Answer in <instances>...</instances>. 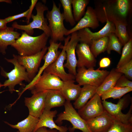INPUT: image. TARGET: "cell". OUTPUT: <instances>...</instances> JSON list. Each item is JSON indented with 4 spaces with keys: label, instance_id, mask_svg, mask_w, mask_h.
<instances>
[{
    "label": "cell",
    "instance_id": "cell-1",
    "mask_svg": "<svg viewBox=\"0 0 132 132\" xmlns=\"http://www.w3.org/2000/svg\"><path fill=\"white\" fill-rule=\"evenodd\" d=\"M94 10L99 21L107 20L113 22L116 20L126 21L131 7L129 0H105L99 1Z\"/></svg>",
    "mask_w": 132,
    "mask_h": 132
},
{
    "label": "cell",
    "instance_id": "cell-2",
    "mask_svg": "<svg viewBox=\"0 0 132 132\" xmlns=\"http://www.w3.org/2000/svg\"><path fill=\"white\" fill-rule=\"evenodd\" d=\"M49 37L44 33L36 36H32L25 32L11 46L21 56H29L35 54L46 46Z\"/></svg>",
    "mask_w": 132,
    "mask_h": 132
},
{
    "label": "cell",
    "instance_id": "cell-3",
    "mask_svg": "<svg viewBox=\"0 0 132 132\" xmlns=\"http://www.w3.org/2000/svg\"><path fill=\"white\" fill-rule=\"evenodd\" d=\"M36 14L35 15L32 14L31 17L32 22L26 25L18 24L16 22H14L12 25L14 29H19L24 31L29 35L33 33V29H39L43 31L49 37H50L51 33L48 25L47 19L45 18L44 12L48 10V8L44 4L40 2H37L35 6Z\"/></svg>",
    "mask_w": 132,
    "mask_h": 132
},
{
    "label": "cell",
    "instance_id": "cell-4",
    "mask_svg": "<svg viewBox=\"0 0 132 132\" xmlns=\"http://www.w3.org/2000/svg\"><path fill=\"white\" fill-rule=\"evenodd\" d=\"M13 58L12 59L5 58L8 62L14 65V68L12 70L7 72L4 70L2 67L1 68V75L5 78H8L3 84V86L4 88L7 87L11 93L15 91L14 88L16 85H22V83L23 81L29 83L31 81L25 68L19 63L14 54H13Z\"/></svg>",
    "mask_w": 132,
    "mask_h": 132
},
{
    "label": "cell",
    "instance_id": "cell-5",
    "mask_svg": "<svg viewBox=\"0 0 132 132\" xmlns=\"http://www.w3.org/2000/svg\"><path fill=\"white\" fill-rule=\"evenodd\" d=\"M60 7L59 5L58 7L53 1L52 9L51 11L48 10L46 14L51 33V39L55 42L64 41V36L66 35L68 30L64 26V19L60 11Z\"/></svg>",
    "mask_w": 132,
    "mask_h": 132
},
{
    "label": "cell",
    "instance_id": "cell-6",
    "mask_svg": "<svg viewBox=\"0 0 132 132\" xmlns=\"http://www.w3.org/2000/svg\"><path fill=\"white\" fill-rule=\"evenodd\" d=\"M129 95H126L120 99L116 104L103 100V105L105 110L116 119L127 124H132V105L128 112L124 114L122 110L127 107L131 100Z\"/></svg>",
    "mask_w": 132,
    "mask_h": 132
},
{
    "label": "cell",
    "instance_id": "cell-7",
    "mask_svg": "<svg viewBox=\"0 0 132 132\" xmlns=\"http://www.w3.org/2000/svg\"><path fill=\"white\" fill-rule=\"evenodd\" d=\"M64 106V110L58 115L56 123L60 124L63 121H67L72 124V131L78 129L83 132H91L86 121L79 115L70 101H66Z\"/></svg>",
    "mask_w": 132,
    "mask_h": 132
},
{
    "label": "cell",
    "instance_id": "cell-8",
    "mask_svg": "<svg viewBox=\"0 0 132 132\" xmlns=\"http://www.w3.org/2000/svg\"><path fill=\"white\" fill-rule=\"evenodd\" d=\"M94 69L93 68H78L75 79L80 86L88 85L98 87L109 73L106 70Z\"/></svg>",
    "mask_w": 132,
    "mask_h": 132
},
{
    "label": "cell",
    "instance_id": "cell-9",
    "mask_svg": "<svg viewBox=\"0 0 132 132\" xmlns=\"http://www.w3.org/2000/svg\"><path fill=\"white\" fill-rule=\"evenodd\" d=\"M71 37V35H69L66 38H65L64 40V45L62 47V50L58 57L43 72L55 75L64 82L75 79L74 76L68 73L65 71L64 66V63L66 59V47Z\"/></svg>",
    "mask_w": 132,
    "mask_h": 132
},
{
    "label": "cell",
    "instance_id": "cell-10",
    "mask_svg": "<svg viewBox=\"0 0 132 132\" xmlns=\"http://www.w3.org/2000/svg\"><path fill=\"white\" fill-rule=\"evenodd\" d=\"M63 83L64 82L57 76L43 72L29 90L33 94L46 90H60Z\"/></svg>",
    "mask_w": 132,
    "mask_h": 132
},
{
    "label": "cell",
    "instance_id": "cell-11",
    "mask_svg": "<svg viewBox=\"0 0 132 132\" xmlns=\"http://www.w3.org/2000/svg\"><path fill=\"white\" fill-rule=\"evenodd\" d=\"M47 50L46 46L39 52L33 55L26 56L15 55L19 63L26 69L31 81L38 71L42 60Z\"/></svg>",
    "mask_w": 132,
    "mask_h": 132
},
{
    "label": "cell",
    "instance_id": "cell-12",
    "mask_svg": "<svg viewBox=\"0 0 132 132\" xmlns=\"http://www.w3.org/2000/svg\"><path fill=\"white\" fill-rule=\"evenodd\" d=\"M49 43L50 45L47 47L48 51L43 58L44 60L43 65L40 68L38 73L33 80L22 88L20 93L21 95L26 90H29L32 87L44 70L55 61L59 56L60 52L58 51V49L61 46V43L55 42L51 39L49 41Z\"/></svg>",
    "mask_w": 132,
    "mask_h": 132
},
{
    "label": "cell",
    "instance_id": "cell-13",
    "mask_svg": "<svg viewBox=\"0 0 132 132\" xmlns=\"http://www.w3.org/2000/svg\"><path fill=\"white\" fill-rule=\"evenodd\" d=\"M105 26L99 31L93 32L88 28L77 31L79 42L84 43L89 46L93 41L105 36H109L111 33H114L115 27L113 23L107 20Z\"/></svg>",
    "mask_w": 132,
    "mask_h": 132
},
{
    "label": "cell",
    "instance_id": "cell-14",
    "mask_svg": "<svg viewBox=\"0 0 132 132\" xmlns=\"http://www.w3.org/2000/svg\"><path fill=\"white\" fill-rule=\"evenodd\" d=\"M105 110L101 97L96 93L77 112L83 119L87 121L100 114Z\"/></svg>",
    "mask_w": 132,
    "mask_h": 132
},
{
    "label": "cell",
    "instance_id": "cell-15",
    "mask_svg": "<svg viewBox=\"0 0 132 132\" xmlns=\"http://www.w3.org/2000/svg\"><path fill=\"white\" fill-rule=\"evenodd\" d=\"M48 90L37 93L31 97L24 98L25 105L28 109L29 114L39 118L45 109V98Z\"/></svg>",
    "mask_w": 132,
    "mask_h": 132
},
{
    "label": "cell",
    "instance_id": "cell-16",
    "mask_svg": "<svg viewBox=\"0 0 132 132\" xmlns=\"http://www.w3.org/2000/svg\"><path fill=\"white\" fill-rule=\"evenodd\" d=\"M71 34L70 39L66 47V62L64 65V66L68 69L69 73L75 76L77 73L76 68L77 64L76 49L79 42V40L77 31Z\"/></svg>",
    "mask_w": 132,
    "mask_h": 132
},
{
    "label": "cell",
    "instance_id": "cell-17",
    "mask_svg": "<svg viewBox=\"0 0 132 132\" xmlns=\"http://www.w3.org/2000/svg\"><path fill=\"white\" fill-rule=\"evenodd\" d=\"M76 52L78 58L77 64L78 68H94L96 66V60L88 45L83 43H78L76 47Z\"/></svg>",
    "mask_w": 132,
    "mask_h": 132
},
{
    "label": "cell",
    "instance_id": "cell-18",
    "mask_svg": "<svg viewBox=\"0 0 132 132\" xmlns=\"http://www.w3.org/2000/svg\"><path fill=\"white\" fill-rule=\"evenodd\" d=\"M115 119L105 110L100 114L86 121L91 132H107Z\"/></svg>",
    "mask_w": 132,
    "mask_h": 132
},
{
    "label": "cell",
    "instance_id": "cell-19",
    "mask_svg": "<svg viewBox=\"0 0 132 132\" xmlns=\"http://www.w3.org/2000/svg\"><path fill=\"white\" fill-rule=\"evenodd\" d=\"M99 22L94 9L88 6L83 17L73 27L68 30L66 35H70L75 32L85 28H96L99 26Z\"/></svg>",
    "mask_w": 132,
    "mask_h": 132
},
{
    "label": "cell",
    "instance_id": "cell-20",
    "mask_svg": "<svg viewBox=\"0 0 132 132\" xmlns=\"http://www.w3.org/2000/svg\"><path fill=\"white\" fill-rule=\"evenodd\" d=\"M57 113L56 110H51L44 109L41 116L39 118L38 121L34 132L39 128L44 127L49 129H55L61 132H66L68 130L65 126L57 125L54 121V118Z\"/></svg>",
    "mask_w": 132,
    "mask_h": 132
},
{
    "label": "cell",
    "instance_id": "cell-21",
    "mask_svg": "<svg viewBox=\"0 0 132 132\" xmlns=\"http://www.w3.org/2000/svg\"><path fill=\"white\" fill-rule=\"evenodd\" d=\"M12 27H7L0 30V52L3 55L6 54V50L9 45H11L21 35L18 32L14 31Z\"/></svg>",
    "mask_w": 132,
    "mask_h": 132
},
{
    "label": "cell",
    "instance_id": "cell-22",
    "mask_svg": "<svg viewBox=\"0 0 132 132\" xmlns=\"http://www.w3.org/2000/svg\"><path fill=\"white\" fill-rule=\"evenodd\" d=\"M75 82L74 80L64 82L60 90L66 101H75L79 95L81 88L79 85L75 84Z\"/></svg>",
    "mask_w": 132,
    "mask_h": 132
},
{
    "label": "cell",
    "instance_id": "cell-23",
    "mask_svg": "<svg viewBox=\"0 0 132 132\" xmlns=\"http://www.w3.org/2000/svg\"><path fill=\"white\" fill-rule=\"evenodd\" d=\"M122 74L114 68L112 69L102 83L97 87L96 93L101 97L103 93L115 87L117 80Z\"/></svg>",
    "mask_w": 132,
    "mask_h": 132
},
{
    "label": "cell",
    "instance_id": "cell-24",
    "mask_svg": "<svg viewBox=\"0 0 132 132\" xmlns=\"http://www.w3.org/2000/svg\"><path fill=\"white\" fill-rule=\"evenodd\" d=\"M97 88L90 85H83L78 97L74 103V108L78 110L83 107L96 93Z\"/></svg>",
    "mask_w": 132,
    "mask_h": 132
},
{
    "label": "cell",
    "instance_id": "cell-25",
    "mask_svg": "<svg viewBox=\"0 0 132 132\" xmlns=\"http://www.w3.org/2000/svg\"><path fill=\"white\" fill-rule=\"evenodd\" d=\"M66 100L60 90H49L46 96L45 109L51 110L53 108L64 105Z\"/></svg>",
    "mask_w": 132,
    "mask_h": 132
},
{
    "label": "cell",
    "instance_id": "cell-26",
    "mask_svg": "<svg viewBox=\"0 0 132 132\" xmlns=\"http://www.w3.org/2000/svg\"><path fill=\"white\" fill-rule=\"evenodd\" d=\"M39 118L29 114L25 119L15 125L4 121V123L11 127L18 130L19 132H34L38 123Z\"/></svg>",
    "mask_w": 132,
    "mask_h": 132
},
{
    "label": "cell",
    "instance_id": "cell-27",
    "mask_svg": "<svg viewBox=\"0 0 132 132\" xmlns=\"http://www.w3.org/2000/svg\"><path fill=\"white\" fill-rule=\"evenodd\" d=\"M112 22L115 26V34L122 45H124L130 38L127 29V22L123 20H116Z\"/></svg>",
    "mask_w": 132,
    "mask_h": 132
},
{
    "label": "cell",
    "instance_id": "cell-28",
    "mask_svg": "<svg viewBox=\"0 0 132 132\" xmlns=\"http://www.w3.org/2000/svg\"><path fill=\"white\" fill-rule=\"evenodd\" d=\"M88 0H72L73 14L76 22H78L84 15Z\"/></svg>",
    "mask_w": 132,
    "mask_h": 132
},
{
    "label": "cell",
    "instance_id": "cell-29",
    "mask_svg": "<svg viewBox=\"0 0 132 132\" xmlns=\"http://www.w3.org/2000/svg\"><path fill=\"white\" fill-rule=\"evenodd\" d=\"M109 36H105L93 41L89 46L92 53L95 57L106 50Z\"/></svg>",
    "mask_w": 132,
    "mask_h": 132
},
{
    "label": "cell",
    "instance_id": "cell-30",
    "mask_svg": "<svg viewBox=\"0 0 132 132\" xmlns=\"http://www.w3.org/2000/svg\"><path fill=\"white\" fill-rule=\"evenodd\" d=\"M132 91V88L114 87L103 93L101 96L102 100L110 98L120 99L125 94Z\"/></svg>",
    "mask_w": 132,
    "mask_h": 132
},
{
    "label": "cell",
    "instance_id": "cell-31",
    "mask_svg": "<svg viewBox=\"0 0 132 132\" xmlns=\"http://www.w3.org/2000/svg\"><path fill=\"white\" fill-rule=\"evenodd\" d=\"M121 55L117 66L118 68L132 60V39L130 38L129 41L124 45Z\"/></svg>",
    "mask_w": 132,
    "mask_h": 132
},
{
    "label": "cell",
    "instance_id": "cell-32",
    "mask_svg": "<svg viewBox=\"0 0 132 132\" xmlns=\"http://www.w3.org/2000/svg\"><path fill=\"white\" fill-rule=\"evenodd\" d=\"M60 1L63 7L62 13L64 20L72 26L76 24L72 10V0H60Z\"/></svg>",
    "mask_w": 132,
    "mask_h": 132
},
{
    "label": "cell",
    "instance_id": "cell-33",
    "mask_svg": "<svg viewBox=\"0 0 132 132\" xmlns=\"http://www.w3.org/2000/svg\"><path fill=\"white\" fill-rule=\"evenodd\" d=\"M109 40L106 51L110 54L112 50L116 51L120 54L121 53L123 46L114 33H111L109 36Z\"/></svg>",
    "mask_w": 132,
    "mask_h": 132
},
{
    "label": "cell",
    "instance_id": "cell-34",
    "mask_svg": "<svg viewBox=\"0 0 132 132\" xmlns=\"http://www.w3.org/2000/svg\"><path fill=\"white\" fill-rule=\"evenodd\" d=\"M107 132H132V124H127L115 119Z\"/></svg>",
    "mask_w": 132,
    "mask_h": 132
},
{
    "label": "cell",
    "instance_id": "cell-35",
    "mask_svg": "<svg viewBox=\"0 0 132 132\" xmlns=\"http://www.w3.org/2000/svg\"><path fill=\"white\" fill-rule=\"evenodd\" d=\"M115 69L117 71L124 74L129 80H132V60L120 67Z\"/></svg>",
    "mask_w": 132,
    "mask_h": 132
},
{
    "label": "cell",
    "instance_id": "cell-36",
    "mask_svg": "<svg viewBox=\"0 0 132 132\" xmlns=\"http://www.w3.org/2000/svg\"><path fill=\"white\" fill-rule=\"evenodd\" d=\"M115 87L132 88V82L128 79L124 75H122L117 80Z\"/></svg>",
    "mask_w": 132,
    "mask_h": 132
},
{
    "label": "cell",
    "instance_id": "cell-37",
    "mask_svg": "<svg viewBox=\"0 0 132 132\" xmlns=\"http://www.w3.org/2000/svg\"><path fill=\"white\" fill-rule=\"evenodd\" d=\"M29 12V9H28L25 12L22 13L10 16L4 19L7 23L20 18L28 17Z\"/></svg>",
    "mask_w": 132,
    "mask_h": 132
},
{
    "label": "cell",
    "instance_id": "cell-38",
    "mask_svg": "<svg viewBox=\"0 0 132 132\" xmlns=\"http://www.w3.org/2000/svg\"><path fill=\"white\" fill-rule=\"evenodd\" d=\"M111 61L110 59L108 57H104L101 59L99 63V68H105L109 66L111 63Z\"/></svg>",
    "mask_w": 132,
    "mask_h": 132
},
{
    "label": "cell",
    "instance_id": "cell-39",
    "mask_svg": "<svg viewBox=\"0 0 132 132\" xmlns=\"http://www.w3.org/2000/svg\"><path fill=\"white\" fill-rule=\"evenodd\" d=\"M38 0H31V4L29 7V12L28 15L26 18L27 20V22L28 23H29L30 19L31 17V16L32 15V12L33 10L34 6L37 2Z\"/></svg>",
    "mask_w": 132,
    "mask_h": 132
},
{
    "label": "cell",
    "instance_id": "cell-40",
    "mask_svg": "<svg viewBox=\"0 0 132 132\" xmlns=\"http://www.w3.org/2000/svg\"><path fill=\"white\" fill-rule=\"evenodd\" d=\"M7 23L4 19H0V30L6 28L7 27Z\"/></svg>",
    "mask_w": 132,
    "mask_h": 132
},
{
    "label": "cell",
    "instance_id": "cell-41",
    "mask_svg": "<svg viewBox=\"0 0 132 132\" xmlns=\"http://www.w3.org/2000/svg\"><path fill=\"white\" fill-rule=\"evenodd\" d=\"M35 132H48L46 128L42 127L37 129Z\"/></svg>",
    "mask_w": 132,
    "mask_h": 132
},
{
    "label": "cell",
    "instance_id": "cell-42",
    "mask_svg": "<svg viewBox=\"0 0 132 132\" xmlns=\"http://www.w3.org/2000/svg\"><path fill=\"white\" fill-rule=\"evenodd\" d=\"M5 2L10 4L12 3L11 1L10 0H0V2Z\"/></svg>",
    "mask_w": 132,
    "mask_h": 132
},
{
    "label": "cell",
    "instance_id": "cell-43",
    "mask_svg": "<svg viewBox=\"0 0 132 132\" xmlns=\"http://www.w3.org/2000/svg\"><path fill=\"white\" fill-rule=\"evenodd\" d=\"M48 132H61L55 129H49L48 130ZM66 132H68L67 131Z\"/></svg>",
    "mask_w": 132,
    "mask_h": 132
},
{
    "label": "cell",
    "instance_id": "cell-44",
    "mask_svg": "<svg viewBox=\"0 0 132 132\" xmlns=\"http://www.w3.org/2000/svg\"><path fill=\"white\" fill-rule=\"evenodd\" d=\"M3 87V84H2L0 82V90L1 89V88Z\"/></svg>",
    "mask_w": 132,
    "mask_h": 132
},
{
    "label": "cell",
    "instance_id": "cell-45",
    "mask_svg": "<svg viewBox=\"0 0 132 132\" xmlns=\"http://www.w3.org/2000/svg\"><path fill=\"white\" fill-rule=\"evenodd\" d=\"M19 132L18 131H17V132Z\"/></svg>",
    "mask_w": 132,
    "mask_h": 132
}]
</instances>
